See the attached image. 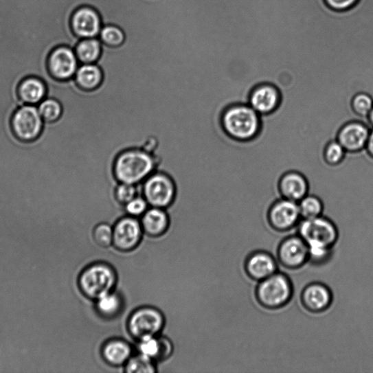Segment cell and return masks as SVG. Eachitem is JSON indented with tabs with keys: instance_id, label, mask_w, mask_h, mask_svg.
Returning <instances> with one entry per match:
<instances>
[{
	"instance_id": "6",
	"label": "cell",
	"mask_w": 373,
	"mask_h": 373,
	"mask_svg": "<svg viewBox=\"0 0 373 373\" xmlns=\"http://www.w3.org/2000/svg\"><path fill=\"white\" fill-rule=\"evenodd\" d=\"M142 195L151 207L166 210L175 196V185L172 178L162 172H155L142 184Z\"/></svg>"
},
{
	"instance_id": "29",
	"label": "cell",
	"mask_w": 373,
	"mask_h": 373,
	"mask_svg": "<svg viewBox=\"0 0 373 373\" xmlns=\"http://www.w3.org/2000/svg\"><path fill=\"white\" fill-rule=\"evenodd\" d=\"M142 184L133 185L119 183L115 190V196L118 202L125 206L132 199L139 195H142Z\"/></svg>"
},
{
	"instance_id": "3",
	"label": "cell",
	"mask_w": 373,
	"mask_h": 373,
	"mask_svg": "<svg viewBox=\"0 0 373 373\" xmlns=\"http://www.w3.org/2000/svg\"><path fill=\"white\" fill-rule=\"evenodd\" d=\"M255 295L258 304L263 308L279 310L291 303L294 286L287 275L278 271L258 282Z\"/></svg>"
},
{
	"instance_id": "19",
	"label": "cell",
	"mask_w": 373,
	"mask_h": 373,
	"mask_svg": "<svg viewBox=\"0 0 373 373\" xmlns=\"http://www.w3.org/2000/svg\"><path fill=\"white\" fill-rule=\"evenodd\" d=\"M142 230L150 236L163 235L170 225V218L164 209L151 207L141 216Z\"/></svg>"
},
{
	"instance_id": "8",
	"label": "cell",
	"mask_w": 373,
	"mask_h": 373,
	"mask_svg": "<svg viewBox=\"0 0 373 373\" xmlns=\"http://www.w3.org/2000/svg\"><path fill=\"white\" fill-rule=\"evenodd\" d=\"M276 260L287 270L302 269L309 261L308 246L299 235L288 236L279 245Z\"/></svg>"
},
{
	"instance_id": "30",
	"label": "cell",
	"mask_w": 373,
	"mask_h": 373,
	"mask_svg": "<svg viewBox=\"0 0 373 373\" xmlns=\"http://www.w3.org/2000/svg\"><path fill=\"white\" fill-rule=\"evenodd\" d=\"M346 150L340 142L334 139L327 144L324 150V158L330 165H338L345 159Z\"/></svg>"
},
{
	"instance_id": "16",
	"label": "cell",
	"mask_w": 373,
	"mask_h": 373,
	"mask_svg": "<svg viewBox=\"0 0 373 373\" xmlns=\"http://www.w3.org/2000/svg\"><path fill=\"white\" fill-rule=\"evenodd\" d=\"M372 127L367 123L353 120L339 131L338 140L346 152H356L365 149Z\"/></svg>"
},
{
	"instance_id": "23",
	"label": "cell",
	"mask_w": 373,
	"mask_h": 373,
	"mask_svg": "<svg viewBox=\"0 0 373 373\" xmlns=\"http://www.w3.org/2000/svg\"><path fill=\"white\" fill-rule=\"evenodd\" d=\"M75 52L80 65L95 64L101 56L102 41L99 38L82 39Z\"/></svg>"
},
{
	"instance_id": "18",
	"label": "cell",
	"mask_w": 373,
	"mask_h": 373,
	"mask_svg": "<svg viewBox=\"0 0 373 373\" xmlns=\"http://www.w3.org/2000/svg\"><path fill=\"white\" fill-rule=\"evenodd\" d=\"M280 190L282 198L298 203L309 194L308 179L299 172H288L280 179Z\"/></svg>"
},
{
	"instance_id": "2",
	"label": "cell",
	"mask_w": 373,
	"mask_h": 373,
	"mask_svg": "<svg viewBox=\"0 0 373 373\" xmlns=\"http://www.w3.org/2000/svg\"><path fill=\"white\" fill-rule=\"evenodd\" d=\"M156 171V161L149 152L129 149L120 153L115 163V174L120 183L138 185Z\"/></svg>"
},
{
	"instance_id": "37",
	"label": "cell",
	"mask_w": 373,
	"mask_h": 373,
	"mask_svg": "<svg viewBox=\"0 0 373 373\" xmlns=\"http://www.w3.org/2000/svg\"><path fill=\"white\" fill-rule=\"evenodd\" d=\"M159 339L161 346L158 359L163 360L170 357L173 351V347L171 341L166 338H159Z\"/></svg>"
},
{
	"instance_id": "35",
	"label": "cell",
	"mask_w": 373,
	"mask_h": 373,
	"mask_svg": "<svg viewBox=\"0 0 373 373\" xmlns=\"http://www.w3.org/2000/svg\"><path fill=\"white\" fill-rule=\"evenodd\" d=\"M309 261L315 266H322L329 262L332 256V249L326 247H308Z\"/></svg>"
},
{
	"instance_id": "20",
	"label": "cell",
	"mask_w": 373,
	"mask_h": 373,
	"mask_svg": "<svg viewBox=\"0 0 373 373\" xmlns=\"http://www.w3.org/2000/svg\"><path fill=\"white\" fill-rule=\"evenodd\" d=\"M47 89L45 83L39 78L30 77L20 84V99L25 104L38 105L45 99Z\"/></svg>"
},
{
	"instance_id": "15",
	"label": "cell",
	"mask_w": 373,
	"mask_h": 373,
	"mask_svg": "<svg viewBox=\"0 0 373 373\" xmlns=\"http://www.w3.org/2000/svg\"><path fill=\"white\" fill-rule=\"evenodd\" d=\"M279 262L267 251L251 252L245 262V271L252 281L260 282L278 272Z\"/></svg>"
},
{
	"instance_id": "9",
	"label": "cell",
	"mask_w": 373,
	"mask_h": 373,
	"mask_svg": "<svg viewBox=\"0 0 373 373\" xmlns=\"http://www.w3.org/2000/svg\"><path fill=\"white\" fill-rule=\"evenodd\" d=\"M44 120L38 105L24 104L12 118V127L15 135L23 141H32L41 133Z\"/></svg>"
},
{
	"instance_id": "12",
	"label": "cell",
	"mask_w": 373,
	"mask_h": 373,
	"mask_svg": "<svg viewBox=\"0 0 373 373\" xmlns=\"http://www.w3.org/2000/svg\"><path fill=\"white\" fill-rule=\"evenodd\" d=\"M282 102L280 90L272 83H260L251 90L248 104L260 115L271 114L278 109Z\"/></svg>"
},
{
	"instance_id": "39",
	"label": "cell",
	"mask_w": 373,
	"mask_h": 373,
	"mask_svg": "<svg viewBox=\"0 0 373 373\" xmlns=\"http://www.w3.org/2000/svg\"><path fill=\"white\" fill-rule=\"evenodd\" d=\"M368 120L371 127L373 128V107L370 113L368 115Z\"/></svg>"
},
{
	"instance_id": "24",
	"label": "cell",
	"mask_w": 373,
	"mask_h": 373,
	"mask_svg": "<svg viewBox=\"0 0 373 373\" xmlns=\"http://www.w3.org/2000/svg\"><path fill=\"white\" fill-rule=\"evenodd\" d=\"M302 219H311L324 215V204L322 200L314 194H308L298 202Z\"/></svg>"
},
{
	"instance_id": "21",
	"label": "cell",
	"mask_w": 373,
	"mask_h": 373,
	"mask_svg": "<svg viewBox=\"0 0 373 373\" xmlns=\"http://www.w3.org/2000/svg\"><path fill=\"white\" fill-rule=\"evenodd\" d=\"M102 355L107 363L113 366L126 365L131 356L128 343L120 340L106 343L102 350Z\"/></svg>"
},
{
	"instance_id": "25",
	"label": "cell",
	"mask_w": 373,
	"mask_h": 373,
	"mask_svg": "<svg viewBox=\"0 0 373 373\" xmlns=\"http://www.w3.org/2000/svg\"><path fill=\"white\" fill-rule=\"evenodd\" d=\"M96 308L106 317H113L118 314L122 307V300L115 293H108L96 299Z\"/></svg>"
},
{
	"instance_id": "27",
	"label": "cell",
	"mask_w": 373,
	"mask_h": 373,
	"mask_svg": "<svg viewBox=\"0 0 373 373\" xmlns=\"http://www.w3.org/2000/svg\"><path fill=\"white\" fill-rule=\"evenodd\" d=\"M155 371L152 359L141 354L131 357L126 363V372L128 373H153Z\"/></svg>"
},
{
	"instance_id": "13",
	"label": "cell",
	"mask_w": 373,
	"mask_h": 373,
	"mask_svg": "<svg viewBox=\"0 0 373 373\" xmlns=\"http://www.w3.org/2000/svg\"><path fill=\"white\" fill-rule=\"evenodd\" d=\"M79 65L76 52L67 46L56 47L48 60L51 74L61 80L75 77Z\"/></svg>"
},
{
	"instance_id": "34",
	"label": "cell",
	"mask_w": 373,
	"mask_h": 373,
	"mask_svg": "<svg viewBox=\"0 0 373 373\" xmlns=\"http://www.w3.org/2000/svg\"><path fill=\"white\" fill-rule=\"evenodd\" d=\"M149 207V203L142 195L137 196L124 206L126 214L135 218L142 216Z\"/></svg>"
},
{
	"instance_id": "38",
	"label": "cell",
	"mask_w": 373,
	"mask_h": 373,
	"mask_svg": "<svg viewBox=\"0 0 373 373\" xmlns=\"http://www.w3.org/2000/svg\"><path fill=\"white\" fill-rule=\"evenodd\" d=\"M365 149L370 155H371L373 158V128H372L370 130V133Z\"/></svg>"
},
{
	"instance_id": "5",
	"label": "cell",
	"mask_w": 373,
	"mask_h": 373,
	"mask_svg": "<svg viewBox=\"0 0 373 373\" xmlns=\"http://www.w3.org/2000/svg\"><path fill=\"white\" fill-rule=\"evenodd\" d=\"M116 283L114 270L105 264H94L84 270L79 276L81 292L89 298L98 299L111 293Z\"/></svg>"
},
{
	"instance_id": "1",
	"label": "cell",
	"mask_w": 373,
	"mask_h": 373,
	"mask_svg": "<svg viewBox=\"0 0 373 373\" xmlns=\"http://www.w3.org/2000/svg\"><path fill=\"white\" fill-rule=\"evenodd\" d=\"M222 125L228 136L246 142L259 135L262 118L248 103H238L226 108L222 115Z\"/></svg>"
},
{
	"instance_id": "10",
	"label": "cell",
	"mask_w": 373,
	"mask_h": 373,
	"mask_svg": "<svg viewBox=\"0 0 373 373\" xmlns=\"http://www.w3.org/2000/svg\"><path fill=\"white\" fill-rule=\"evenodd\" d=\"M164 319L161 313L150 307L137 310L128 321V330L134 338L141 340L156 336L163 327Z\"/></svg>"
},
{
	"instance_id": "26",
	"label": "cell",
	"mask_w": 373,
	"mask_h": 373,
	"mask_svg": "<svg viewBox=\"0 0 373 373\" xmlns=\"http://www.w3.org/2000/svg\"><path fill=\"white\" fill-rule=\"evenodd\" d=\"M38 107L41 115L46 122H56L63 113L62 104L54 99L45 98Z\"/></svg>"
},
{
	"instance_id": "14",
	"label": "cell",
	"mask_w": 373,
	"mask_h": 373,
	"mask_svg": "<svg viewBox=\"0 0 373 373\" xmlns=\"http://www.w3.org/2000/svg\"><path fill=\"white\" fill-rule=\"evenodd\" d=\"M333 302V295L328 286L321 282L307 284L300 294V303L312 314H321L328 310Z\"/></svg>"
},
{
	"instance_id": "7",
	"label": "cell",
	"mask_w": 373,
	"mask_h": 373,
	"mask_svg": "<svg viewBox=\"0 0 373 373\" xmlns=\"http://www.w3.org/2000/svg\"><path fill=\"white\" fill-rule=\"evenodd\" d=\"M302 220L298 203L284 198L272 204L267 216L271 229L278 233L291 231Z\"/></svg>"
},
{
	"instance_id": "31",
	"label": "cell",
	"mask_w": 373,
	"mask_h": 373,
	"mask_svg": "<svg viewBox=\"0 0 373 373\" xmlns=\"http://www.w3.org/2000/svg\"><path fill=\"white\" fill-rule=\"evenodd\" d=\"M99 38L107 45L116 47L124 43L125 34L120 27L107 25L102 28Z\"/></svg>"
},
{
	"instance_id": "11",
	"label": "cell",
	"mask_w": 373,
	"mask_h": 373,
	"mask_svg": "<svg viewBox=\"0 0 373 373\" xmlns=\"http://www.w3.org/2000/svg\"><path fill=\"white\" fill-rule=\"evenodd\" d=\"M142 231L137 218L126 215L120 218L113 227V245L120 251L134 249L140 242Z\"/></svg>"
},
{
	"instance_id": "33",
	"label": "cell",
	"mask_w": 373,
	"mask_h": 373,
	"mask_svg": "<svg viewBox=\"0 0 373 373\" xmlns=\"http://www.w3.org/2000/svg\"><path fill=\"white\" fill-rule=\"evenodd\" d=\"M140 354L151 359H158L160 354V339L156 336L148 337L139 340Z\"/></svg>"
},
{
	"instance_id": "4",
	"label": "cell",
	"mask_w": 373,
	"mask_h": 373,
	"mask_svg": "<svg viewBox=\"0 0 373 373\" xmlns=\"http://www.w3.org/2000/svg\"><path fill=\"white\" fill-rule=\"evenodd\" d=\"M297 227L298 235L305 240L308 247L333 249L339 240L338 227L326 215L302 219Z\"/></svg>"
},
{
	"instance_id": "32",
	"label": "cell",
	"mask_w": 373,
	"mask_h": 373,
	"mask_svg": "<svg viewBox=\"0 0 373 373\" xmlns=\"http://www.w3.org/2000/svg\"><path fill=\"white\" fill-rule=\"evenodd\" d=\"M93 238L102 247L111 246L113 243V227L109 223H100L94 227Z\"/></svg>"
},
{
	"instance_id": "28",
	"label": "cell",
	"mask_w": 373,
	"mask_h": 373,
	"mask_svg": "<svg viewBox=\"0 0 373 373\" xmlns=\"http://www.w3.org/2000/svg\"><path fill=\"white\" fill-rule=\"evenodd\" d=\"M352 106L358 116L368 118L373 107V98L368 93L358 92L353 96Z\"/></svg>"
},
{
	"instance_id": "17",
	"label": "cell",
	"mask_w": 373,
	"mask_h": 373,
	"mask_svg": "<svg viewBox=\"0 0 373 373\" xmlns=\"http://www.w3.org/2000/svg\"><path fill=\"white\" fill-rule=\"evenodd\" d=\"M71 27L81 39L98 38L102 28L100 15L91 7H81L72 16Z\"/></svg>"
},
{
	"instance_id": "36",
	"label": "cell",
	"mask_w": 373,
	"mask_h": 373,
	"mask_svg": "<svg viewBox=\"0 0 373 373\" xmlns=\"http://www.w3.org/2000/svg\"><path fill=\"white\" fill-rule=\"evenodd\" d=\"M358 0H326V4L332 10L344 11L356 5Z\"/></svg>"
},
{
	"instance_id": "22",
	"label": "cell",
	"mask_w": 373,
	"mask_h": 373,
	"mask_svg": "<svg viewBox=\"0 0 373 373\" xmlns=\"http://www.w3.org/2000/svg\"><path fill=\"white\" fill-rule=\"evenodd\" d=\"M75 78L80 87L85 90H93L101 85L103 74L98 65L81 64Z\"/></svg>"
}]
</instances>
